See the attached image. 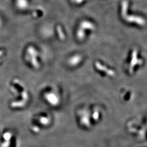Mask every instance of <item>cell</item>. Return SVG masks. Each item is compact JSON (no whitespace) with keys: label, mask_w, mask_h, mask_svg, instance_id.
Listing matches in <instances>:
<instances>
[{"label":"cell","mask_w":147,"mask_h":147,"mask_svg":"<svg viewBox=\"0 0 147 147\" xmlns=\"http://www.w3.org/2000/svg\"><path fill=\"white\" fill-rule=\"evenodd\" d=\"M38 53L33 47H30L26 50V58L28 62L35 69L39 68L40 64L38 62Z\"/></svg>","instance_id":"obj_1"},{"label":"cell","mask_w":147,"mask_h":147,"mask_svg":"<svg viewBox=\"0 0 147 147\" xmlns=\"http://www.w3.org/2000/svg\"><path fill=\"white\" fill-rule=\"evenodd\" d=\"M44 98L49 104L53 106H57L59 102L58 95L55 92L51 91L46 93L44 94Z\"/></svg>","instance_id":"obj_2"},{"label":"cell","mask_w":147,"mask_h":147,"mask_svg":"<svg viewBox=\"0 0 147 147\" xmlns=\"http://www.w3.org/2000/svg\"><path fill=\"white\" fill-rule=\"evenodd\" d=\"M39 121L40 123L44 125H48L50 123V119L47 117H42L40 118Z\"/></svg>","instance_id":"obj_3"}]
</instances>
